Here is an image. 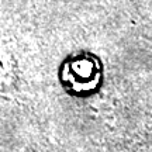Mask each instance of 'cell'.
I'll use <instances>...</instances> for the list:
<instances>
[{"label":"cell","mask_w":152,"mask_h":152,"mask_svg":"<svg viewBox=\"0 0 152 152\" xmlns=\"http://www.w3.org/2000/svg\"><path fill=\"white\" fill-rule=\"evenodd\" d=\"M18 82V66L7 47L0 45V92H10Z\"/></svg>","instance_id":"cell-1"}]
</instances>
